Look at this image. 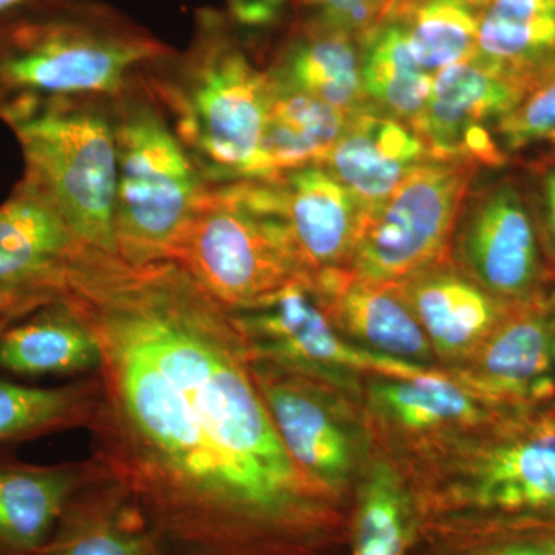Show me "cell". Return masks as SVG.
Returning a JSON list of instances; mask_svg holds the SVG:
<instances>
[{
	"instance_id": "cell-1",
	"label": "cell",
	"mask_w": 555,
	"mask_h": 555,
	"mask_svg": "<svg viewBox=\"0 0 555 555\" xmlns=\"http://www.w3.org/2000/svg\"><path fill=\"white\" fill-rule=\"evenodd\" d=\"M57 301L101 349L93 455L166 555H327L345 505L278 436L229 308L173 259L80 244Z\"/></svg>"
},
{
	"instance_id": "cell-2",
	"label": "cell",
	"mask_w": 555,
	"mask_h": 555,
	"mask_svg": "<svg viewBox=\"0 0 555 555\" xmlns=\"http://www.w3.org/2000/svg\"><path fill=\"white\" fill-rule=\"evenodd\" d=\"M175 51L104 0H22L0 13V105L118 100L139 72Z\"/></svg>"
},
{
	"instance_id": "cell-3",
	"label": "cell",
	"mask_w": 555,
	"mask_h": 555,
	"mask_svg": "<svg viewBox=\"0 0 555 555\" xmlns=\"http://www.w3.org/2000/svg\"><path fill=\"white\" fill-rule=\"evenodd\" d=\"M152 96L173 118V130L207 181L246 177L257 153L273 82L248 57L225 11H195L184 53L144 68Z\"/></svg>"
},
{
	"instance_id": "cell-4",
	"label": "cell",
	"mask_w": 555,
	"mask_h": 555,
	"mask_svg": "<svg viewBox=\"0 0 555 555\" xmlns=\"http://www.w3.org/2000/svg\"><path fill=\"white\" fill-rule=\"evenodd\" d=\"M229 309L312 280L276 177L207 181L170 258Z\"/></svg>"
},
{
	"instance_id": "cell-5",
	"label": "cell",
	"mask_w": 555,
	"mask_h": 555,
	"mask_svg": "<svg viewBox=\"0 0 555 555\" xmlns=\"http://www.w3.org/2000/svg\"><path fill=\"white\" fill-rule=\"evenodd\" d=\"M105 101L30 98L0 105V119L20 141L24 178L38 185L80 241L116 254L118 156Z\"/></svg>"
},
{
	"instance_id": "cell-6",
	"label": "cell",
	"mask_w": 555,
	"mask_h": 555,
	"mask_svg": "<svg viewBox=\"0 0 555 555\" xmlns=\"http://www.w3.org/2000/svg\"><path fill=\"white\" fill-rule=\"evenodd\" d=\"M118 179L116 255L131 264L169 259L207 179L155 98L127 89L112 105Z\"/></svg>"
},
{
	"instance_id": "cell-7",
	"label": "cell",
	"mask_w": 555,
	"mask_h": 555,
	"mask_svg": "<svg viewBox=\"0 0 555 555\" xmlns=\"http://www.w3.org/2000/svg\"><path fill=\"white\" fill-rule=\"evenodd\" d=\"M503 420L459 473L412 491L420 521H555V406Z\"/></svg>"
},
{
	"instance_id": "cell-8",
	"label": "cell",
	"mask_w": 555,
	"mask_h": 555,
	"mask_svg": "<svg viewBox=\"0 0 555 555\" xmlns=\"http://www.w3.org/2000/svg\"><path fill=\"white\" fill-rule=\"evenodd\" d=\"M478 171L467 160L429 159L416 167L367 215L345 269L366 283L397 286L441 261Z\"/></svg>"
},
{
	"instance_id": "cell-9",
	"label": "cell",
	"mask_w": 555,
	"mask_h": 555,
	"mask_svg": "<svg viewBox=\"0 0 555 555\" xmlns=\"http://www.w3.org/2000/svg\"><path fill=\"white\" fill-rule=\"evenodd\" d=\"M451 244L463 273L506 305H534L555 286L520 171L470 189Z\"/></svg>"
},
{
	"instance_id": "cell-10",
	"label": "cell",
	"mask_w": 555,
	"mask_h": 555,
	"mask_svg": "<svg viewBox=\"0 0 555 555\" xmlns=\"http://www.w3.org/2000/svg\"><path fill=\"white\" fill-rule=\"evenodd\" d=\"M312 280L291 284L247 308L229 309L250 358L320 382H334L345 371L400 378L433 371L350 345L318 299Z\"/></svg>"
},
{
	"instance_id": "cell-11",
	"label": "cell",
	"mask_w": 555,
	"mask_h": 555,
	"mask_svg": "<svg viewBox=\"0 0 555 555\" xmlns=\"http://www.w3.org/2000/svg\"><path fill=\"white\" fill-rule=\"evenodd\" d=\"M82 243L38 185L22 177L0 204V317L21 321L57 301Z\"/></svg>"
},
{
	"instance_id": "cell-12",
	"label": "cell",
	"mask_w": 555,
	"mask_h": 555,
	"mask_svg": "<svg viewBox=\"0 0 555 555\" xmlns=\"http://www.w3.org/2000/svg\"><path fill=\"white\" fill-rule=\"evenodd\" d=\"M525 93L521 83L476 60L460 62L434 75L429 100L414 129L430 159L467 160L478 169L503 170L511 159L496 141L494 126Z\"/></svg>"
},
{
	"instance_id": "cell-13",
	"label": "cell",
	"mask_w": 555,
	"mask_h": 555,
	"mask_svg": "<svg viewBox=\"0 0 555 555\" xmlns=\"http://www.w3.org/2000/svg\"><path fill=\"white\" fill-rule=\"evenodd\" d=\"M255 382L288 454L328 495L343 502L357 466L356 434L320 379L250 358Z\"/></svg>"
},
{
	"instance_id": "cell-14",
	"label": "cell",
	"mask_w": 555,
	"mask_h": 555,
	"mask_svg": "<svg viewBox=\"0 0 555 555\" xmlns=\"http://www.w3.org/2000/svg\"><path fill=\"white\" fill-rule=\"evenodd\" d=\"M463 385L511 412L555 401L551 326L545 299L514 306L473 352ZM555 404V403H554Z\"/></svg>"
},
{
	"instance_id": "cell-15",
	"label": "cell",
	"mask_w": 555,
	"mask_h": 555,
	"mask_svg": "<svg viewBox=\"0 0 555 555\" xmlns=\"http://www.w3.org/2000/svg\"><path fill=\"white\" fill-rule=\"evenodd\" d=\"M429 159L425 141L411 124L372 105L349 116L345 133L323 166L371 215L416 167Z\"/></svg>"
},
{
	"instance_id": "cell-16",
	"label": "cell",
	"mask_w": 555,
	"mask_h": 555,
	"mask_svg": "<svg viewBox=\"0 0 555 555\" xmlns=\"http://www.w3.org/2000/svg\"><path fill=\"white\" fill-rule=\"evenodd\" d=\"M312 286L345 337L379 356L426 366L433 345L396 286L366 283L345 268L317 272Z\"/></svg>"
},
{
	"instance_id": "cell-17",
	"label": "cell",
	"mask_w": 555,
	"mask_h": 555,
	"mask_svg": "<svg viewBox=\"0 0 555 555\" xmlns=\"http://www.w3.org/2000/svg\"><path fill=\"white\" fill-rule=\"evenodd\" d=\"M396 287L430 345L444 357L473 353L514 308L443 259Z\"/></svg>"
},
{
	"instance_id": "cell-18",
	"label": "cell",
	"mask_w": 555,
	"mask_h": 555,
	"mask_svg": "<svg viewBox=\"0 0 555 555\" xmlns=\"http://www.w3.org/2000/svg\"><path fill=\"white\" fill-rule=\"evenodd\" d=\"M31 555L166 554L127 489L100 460L94 473L68 500L49 542Z\"/></svg>"
},
{
	"instance_id": "cell-19",
	"label": "cell",
	"mask_w": 555,
	"mask_h": 555,
	"mask_svg": "<svg viewBox=\"0 0 555 555\" xmlns=\"http://www.w3.org/2000/svg\"><path fill=\"white\" fill-rule=\"evenodd\" d=\"M287 221L313 273L349 264L367 214L323 164L278 175Z\"/></svg>"
},
{
	"instance_id": "cell-20",
	"label": "cell",
	"mask_w": 555,
	"mask_h": 555,
	"mask_svg": "<svg viewBox=\"0 0 555 555\" xmlns=\"http://www.w3.org/2000/svg\"><path fill=\"white\" fill-rule=\"evenodd\" d=\"M100 460L31 465L0 455V555H31L49 542L72 495Z\"/></svg>"
},
{
	"instance_id": "cell-21",
	"label": "cell",
	"mask_w": 555,
	"mask_h": 555,
	"mask_svg": "<svg viewBox=\"0 0 555 555\" xmlns=\"http://www.w3.org/2000/svg\"><path fill=\"white\" fill-rule=\"evenodd\" d=\"M268 72L280 86L315 96L347 116L372 107L361 79L360 40L337 28L301 17Z\"/></svg>"
},
{
	"instance_id": "cell-22",
	"label": "cell",
	"mask_w": 555,
	"mask_h": 555,
	"mask_svg": "<svg viewBox=\"0 0 555 555\" xmlns=\"http://www.w3.org/2000/svg\"><path fill=\"white\" fill-rule=\"evenodd\" d=\"M268 120L244 178H269L323 164L345 133L349 116L327 102L275 80Z\"/></svg>"
},
{
	"instance_id": "cell-23",
	"label": "cell",
	"mask_w": 555,
	"mask_h": 555,
	"mask_svg": "<svg viewBox=\"0 0 555 555\" xmlns=\"http://www.w3.org/2000/svg\"><path fill=\"white\" fill-rule=\"evenodd\" d=\"M473 60L528 90L555 68V0H486Z\"/></svg>"
},
{
	"instance_id": "cell-24",
	"label": "cell",
	"mask_w": 555,
	"mask_h": 555,
	"mask_svg": "<svg viewBox=\"0 0 555 555\" xmlns=\"http://www.w3.org/2000/svg\"><path fill=\"white\" fill-rule=\"evenodd\" d=\"M100 366L96 339L62 301L42 306L0 335V369L11 374L86 377Z\"/></svg>"
},
{
	"instance_id": "cell-25",
	"label": "cell",
	"mask_w": 555,
	"mask_h": 555,
	"mask_svg": "<svg viewBox=\"0 0 555 555\" xmlns=\"http://www.w3.org/2000/svg\"><path fill=\"white\" fill-rule=\"evenodd\" d=\"M483 398L437 371L416 377H378L371 406L379 418L404 433H434L477 425L488 416Z\"/></svg>"
},
{
	"instance_id": "cell-26",
	"label": "cell",
	"mask_w": 555,
	"mask_h": 555,
	"mask_svg": "<svg viewBox=\"0 0 555 555\" xmlns=\"http://www.w3.org/2000/svg\"><path fill=\"white\" fill-rule=\"evenodd\" d=\"M358 40L369 102L414 127L429 100L434 76L416 62L400 22L385 17Z\"/></svg>"
},
{
	"instance_id": "cell-27",
	"label": "cell",
	"mask_w": 555,
	"mask_h": 555,
	"mask_svg": "<svg viewBox=\"0 0 555 555\" xmlns=\"http://www.w3.org/2000/svg\"><path fill=\"white\" fill-rule=\"evenodd\" d=\"M349 516V555H411L420 516L414 494L385 463L358 489Z\"/></svg>"
},
{
	"instance_id": "cell-28",
	"label": "cell",
	"mask_w": 555,
	"mask_h": 555,
	"mask_svg": "<svg viewBox=\"0 0 555 555\" xmlns=\"http://www.w3.org/2000/svg\"><path fill=\"white\" fill-rule=\"evenodd\" d=\"M100 397V379L94 374L57 387L0 379V444L89 427Z\"/></svg>"
},
{
	"instance_id": "cell-29",
	"label": "cell",
	"mask_w": 555,
	"mask_h": 555,
	"mask_svg": "<svg viewBox=\"0 0 555 555\" xmlns=\"http://www.w3.org/2000/svg\"><path fill=\"white\" fill-rule=\"evenodd\" d=\"M486 0H409L385 17L400 22L409 49L430 75L476 56ZM383 17V20H385Z\"/></svg>"
},
{
	"instance_id": "cell-30",
	"label": "cell",
	"mask_w": 555,
	"mask_h": 555,
	"mask_svg": "<svg viewBox=\"0 0 555 555\" xmlns=\"http://www.w3.org/2000/svg\"><path fill=\"white\" fill-rule=\"evenodd\" d=\"M411 555H555V521H420Z\"/></svg>"
},
{
	"instance_id": "cell-31",
	"label": "cell",
	"mask_w": 555,
	"mask_h": 555,
	"mask_svg": "<svg viewBox=\"0 0 555 555\" xmlns=\"http://www.w3.org/2000/svg\"><path fill=\"white\" fill-rule=\"evenodd\" d=\"M494 134L511 160L555 144V68L535 80L516 107L496 120Z\"/></svg>"
},
{
	"instance_id": "cell-32",
	"label": "cell",
	"mask_w": 555,
	"mask_h": 555,
	"mask_svg": "<svg viewBox=\"0 0 555 555\" xmlns=\"http://www.w3.org/2000/svg\"><path fill=\"white\" fill-rule=\"evenodd\" d=\"M543 247L555 273V144L534 150L520 160Z\"/></svg>"
},
{
	"instance_id": "cell-33",
	"label": "cell",
	"mask_w": 555,
	"mask_h": 555,
	"mask_svg": "<svg viewBox=\"0 0 555 555\" xmlns=\"http://www.w3.org/2000/svg\"><path fill=\"white\" fill-rule=\"evenodd\" d=\"M301 17L360 38L385 17L387 0H295Z\"/></svg>"
},
{
	"instance_id": "cell-34",
	"label": "cell",
	"mask_w": 555,
	"mask_h": 555,
	"mask_svg": "<svg viewBox=\"0 0 555 555\" xmlns=\"http://www.w3.org/2000/svg\"><path fill=\"white\" fill-rule=\"evenodd\" d=\"M295 0H225V14L240 36L262 35L283 22Z\"/></svg>"
},
{
	"instance_id": "cell-35",
	"label": "cell",
	"mask_w": 555,
	"mask_h": 555,
	"mask_svg": "<svg viewBox=\"0 0 555 555\" xmlns=\"http://www.w3.org/2000/svg\"><path fill=\"white\" fill-rule=\"evenodd\" d=\"M547 315H550L551 326V353H553V371L555 379V286L551 288L545 298Z\"/></svg>"
},
{
	"instance_id": "cell-36",
	"label": "cell",
	"mask_w": 555,
	"mask_h": 555,
	"mask_svg": "<svg viewBox=\"0 0 555 555\" xmlns=\"http://www.w3.org/2000/svg\"><path fill=\"white\" fill-rule=\"evenodd\" d=\"M22 0H0V13L10 10L11 7L17 5Z\"/></svg>"
},
{
	"instance_id": "cell-37",
	"label": "cell",
	"mask_w": 555,
	"mask_h": 555,
	"mask_svg": "<svg viewBox=\"0 0 555 555\" xmlns=\"http://www.w3.org/2000/svg\"><path fill=\"white\" fill-rule=\"evenodd\" d=\"M14 323H16V321L11 320V318L0 317V335Z\"/></svg>"
},
{
	"instance_id": "cell-38",
	"label": "cell",
	"mask_w": 555,
	"mask_h": 555,
	"mask_svg": "<svg viewBox=\"0 0 555 555\" xmlns=\"http://www.w3.org/2000/svg\"><path fill=\"white\" fill-rule=\"evenodd\" d=\"M409 2V0H387L386 13H389L390 10L396 9L397 5H401V3Z\"/></svg>"
}]
</instances>
